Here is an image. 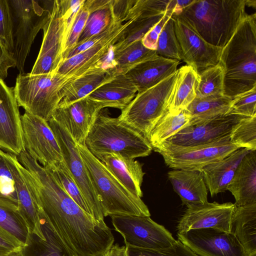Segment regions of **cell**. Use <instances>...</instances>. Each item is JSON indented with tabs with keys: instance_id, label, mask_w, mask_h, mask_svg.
Returning a JSON list of instances; mask_svg holds the SVG:
<instances>
[{
	"instance_id": "obj_1",
	"label": "cell",
	"mask_w": 256,
	"mask_h": 256,
	"mask_svg": "<svg viewBox=\"0 0 256 256\" xmlns=\"http://www.w3.org/2000/svg\"><path fill=\"white\" fill-rule=\"evenodd\" d=\"M19 162L27 184L46 220L76 256H102L114 244L105 224L82 210L56 182L50 171L25 152Z\"/></svg>"
},
{
	"instance_id": "obj_2",
	"label": "cell",
	"mask_w": 256,
	"mask_h": 256,
	"mask_svg": "<svg viewBox=\"0 0 256 256\" xmlns=\"http://www.w3.org/2000/svg\"><path fill=\"white\" fill-rule=\"evenodd\" d=\"M223 95L232 100L256 88V14H248L222 48Z\"/></svg>"
},
{
	"instance_id": "obj_3",
	"label": "cell",
	"mask_w": 256,
	"mask_h": 256,
	"mask_svg": "<svg viewBox=\"0 0 256 256\" xmlns=\"http://www.w3.org/2000/svg\"><path fill=\"white\" fill-rule=\"evenodd\" d=\"M248 0H194L180 14L210 44L222 48L248 14Z\"/></svg>"
},
{
	"instance_id": "obj_4",
	"label": "cell",
	"mask_w": 256,
	"mask_h": 256,
	"mask_svg": "<svg viewBox=\"0 0 256 256\" xmlns=\"http://www.w3.org/2000/svg\"><path fill=\"white\" fill-rule=\"evenodd\" d=\"M78 148L98 198L104 216L112 215L148 216L142 198L131 194L84 144Z\"/></svg>"
},
{
	"instance_id": "obj_5",
	"label": "cell",
	"mask_w": 256,
	"mask_h": 256,
	"mask_svg": "<svg viewBox=\"0 0 256 256\" xmlns=\"http://www.w3.org/2000/svg\"><path fill=\"white\" fill-rule=\"evenodd\" d=\"M84 145L96 157L114 154L135 159L150 155L152 148L148 140L118 118L102 110L85 140Z\"/></svg>"
},
{
	"instance_id": "obj_6",
	"label": "cell",
	"mask_w": 256,
	"mask_h": 256,
	"mask_svg": "<svg viewBox=\"0 0 256 256\" xmlns=\"http://www.w3.org/2000/svg\"><path fill=\"white\" fill-rule=\"evenodd\" d=\"M71 78L56 72L38 75L19 74L14 88L18 106L48 122L62 98L60 92Z\"/></svg>"
},
{
	"instance_id": "obj_7",
	"label": "cell",
	"mask_w": 256,
	"mask_h": 256,
	"mask_svg": "<svg viewBox=\"0 0 256 256\" xmlns=\"http://www.w3.org/2000/svg\"><path fill=\"white\" fill-rule=\"evenodd\" d=\"M177 70L156 85L138 92L122 110L118 119L147 140L154 126L168 112Z\"/></svg>"
},
{
	"instance_id": "obj_8",
	"label": "cell",
	"mask_w": 256,
	"mask_h": 256,
	"mask_svg": "<svg viewBox=\"0 0 256 256\" xmlns=\"http://www.w3.org/2000/svg\"><path fill=\"white\" fill-rule=\"evenodd\" d=\"M12 22V56L20 74L24 66L31 46L47 22L50 10L34 0H8Z\"/></svg>"
},
{
	"instance_id": "obj_9",
	"label": "cell",
	"mask_w": 256,
	"mask_h": 256,
	"mask_svg": "<svg viewBox=\"0 0 256 256\" xmlns=\"http://www.w3.org/2000/svg\"><path fill=\"white\" fill-rule=\"evenodd\" d=\"M238 148L230 141V134L212 142L180 146L162 142L152 150L161 154L165 164L174 170H200Z\"/></svg>"
},
{
	"instance_id": "obj_10",
	"label": "cell",
	"mask_w": 256,
	"mask_h": 256,
	"mask_svg": "<svg viewBox=\"0 0 256 256\" xmlns=\"http://www.w3.org/2000/svg\"><path fill=\"white\" fill-rule=\"evenodd\" d=\"M48 123L59 144L63 160L80 188L91 215L98 222L105 224L98 198L81 157L78 144L67 130L52 118H50Z\"/></svg>"
},
{
	"instance_id": "obj_11",
	"label": "cell",
	"mask_w": 256,
	"mask_h": 256,
	"mask_svg": "<svg viewBox=\"0 0 256 256\" xmlns=\"http://www.w3.org/2000/svg\"><path fill=\"white\" fill-rule=\"evenodd\" d=\"M115 230L123 237L126 245L158 250L172 246L176 241L164 226L148 216L112 215Z\"/></svg>"
},
{
	"instance_id": "obj_12",
	"label": "cell",
	"mask_w": 256,
	"mask_h": 256,
	"mask_svg": "<svg viewBox=\"0 0 256 256\" xmlns=\"http://www.w3.org/2000/svg\"><path fill=\"white\" fill-rule=\"evenodd\" d=\"M25 150L42 166L52 168L63 160L59 144L48 122L26 112L21 116Z\"/></svg>"
},
{
	"instance_id": "obj_13",
	"label": "cell",
	"mask_w": 256,
	"mask_h": 256,
	"mask_svg": "<svg viewBox=\"0 0 256 256\" xmlns=\"http://www.w3.org/2000/svg\"><path fill=\"white\" fill-rule=\"evenodd\" d=\"M68 18L62 14L60 0L54 1L49 18L42 28L43 40L39 54L30 73L38 75L56 72L63 62L64 37Z\"/></svg>"
},
{
	"instance_id": "obj_14",
	"label": "cell",
	"mask_w": 256,
	"mask_h": 256,
	"mask_svg": "<svg viewBox=\"0 0 256 256\" xmlns=\"http://www.w3.org/2000/svg\"><path fill=\"white\" fill-rule=\"evenodd\" d=\"M176 35L182 60L192 66L199 74L218 64L222 48L204 40L181 16L172 15Z\"/></svg>"
},
{
	"instance_id": "obj_15",
	"label": "cell",
	"mask_w": 256,
	"mask_h": 256,
	"mask_svg": "<svg viewBox=\"0 0 256 256\" xmlns=\"http://www.w3.org/2000/svg\"><path fill=\"white\" fill-rule=\"evenodd\" d=\"M178 238L199 256H248L236 238L214 228L177 234Z\"/></svg>"
},
{
	"instance_id": "obj_16",
	"label": "cell",
	"mask_w": 256,
	"mask_h": 256,
	"mask_svg": "<svg viewBox=\"0 0 256 256\" xmlns=\"http://www.w3.org/2000/svg\"><path fill=\"white\" fill-rule=\"evenodd\" d=\"M104 106L89 97L58 104L52 118L64 128L78 144H84L86 136Z\"/></svg>"
},
{
	"instance_id": "obj_17",
	"label": "cell",
	"mask_w": 256,
	"mask_h": 256,
	"mask_svg": "<svg viewBox=\"0 0 256 256\" xmlns=\"http://www.w3.org/2000/svg\"><path fill=\"white\" fill-rule=\"evenodd\" d=\"M244 117L227 114L189 124L164 142L180 146H192L212 142L230 135Z\"/></svg>"
},
{
	"instance_id": "obj_18",
	"label": "cell",
	"mask_w": 256,
	"mask_h": 256,
	"mask_svg": "<svg viewBox=\"0 0 256 256\" xmlns=\"http://www.w3.org/2000/svg\"><path fill=\"white\" fill-rule=\"evenodd\" d=\"M0 149L18 156L24 151L18 106L14 88L0 80Z\"/></svg>"
},
{
	"instance_id": "obj_19",
	"label": "cell",
	"mask_w": 256,
	"mask_h": 256,
	"mask_svg": "<svg viewBox=\"0 0 256 256\" xmlns=\"http://www.w3.org/2000/svg\"><path fill=\"white\" fill-rule=\"evenodd\" d=\"M235 206L232 202L219 204L208 202L187 206L177 226L178 233L206 228L230 232L231 220Z\"/></svg>"
},
{
	"instance_id": "obj_20",
	"label": "cell",
	"mask_w": 256,
	"mask_h": 256,
	"mask_svg": "<svg viewBox=\"0 0 256 256\" xmlns=\"http://www.w3.org/2000/svg\"><path fill=\"white\" fill-rule=\"evenodd\" d=\"M13 177L17 193L19 210L24 218L30 234L44 238L41 228L40 210L29 188L22 170V166L16 155L0 150Z\"/></svg>"
},
{
	"instance_id": "obj_21",
	"label": "cell",
	"mask_w": 256,
	"mask_h": 256,
	"mask_svg": "<svg viewBox=\"0 0 256 256\" xmlns=\"http://www.w3.org/2000/svg\"><path fill=\"white\" fill-rule=\"evenodd\" d=\"M179 62L156 54L136 66L124 75L139 92L156 85L176 72Z\"/></svg>"
},
{
	"instance_id": "obj_22",
	"label": "cell",
	"mask_w": 256,
	"mask_h": 256,
	"mask_svg": "<svg viewBox=\"0 0 256 256\" xmlns=\"http://www.w3.org/2000/svg\"><path fill=\"white\" fill-rule=\"evenodd\" d=\"M96 158L131 194L142 198L141 186L145 173L138 161L114 154H102Z\"/></svg>"
},
{
	"instance_id": "obj_23",
	"label": "cell",
	"mask_w": 256,
	"mask_h": 256,
	"mask_svg": "<svg viewBox=\"0 0 256 256\" xmlns=\"http://www.w3.org/2000/svg\"><path fill=\"white\" fill-rule=\"evenodd\" d=\"M227 190L234 196L236 206L256 202V150L242 159Z\"/></svg>"
},
{
	"instance_id": "obj_24",
	"label": "cell",
	"mask_w": 256,
	"mask_h": 256,
	"mask_svg": "<svg viewBox=\"0 0 256 256\" xmlns=\"http://www.w3.org/2000/svg\"><path fill=\"white\" fill-rule=\"evenodd\" d=\"M249 152L238 148L202 168L200 171L212 196L227 190L238 164Z\"/></svg>"
},
{
	"instance_id": "obj_25",
	"label": "cell",
	"mask_w": 256,
	"mask_h": 256,
	"mask_svg": "<svg viewBox=\"0 0 256 256\" xmlns=\"http://www.w3.org/2000/svg\"><path fill=\"white\" fill-rule=\"evenodd\" d=\"M168 178L183 205L187 206L208 202V190L200 171L174 170Z\"/></svg>"
},
{
	"instance_id": "obj_26",
	"label": "cell",
	"mask_w": 256,
	"mask_h": 256,
	"mask_svg": "<svg viewBox=\"0 0 256 256\" xmlns=\"http://www.w3.org/2000/svg\"><path fill=\"white\" fill-rule=\"evenodd\" d=\"M123 34L98 43L86 50L66 59L60 64L56 72L69 76L72 81L90 71L103 70L97 66V63L106 54L109 48L118 42Z\"/></svg>"
},
{
	"instance_id": "obj_27",
	"label": "cell",
	"mask_w": 256,
	"mask_h": 256,
	"mask_svg": "<svg viewBox=\"0 0 256 256\" xmlns=\"http://www.w3.org/2000/svg\"><path fill=\"white\" fill-rule=\"evenodd\" d=\"M138 90L124 75L120 74L102 85L88 96L100 102L105 108L122 110L134 98Z\"/></svg>"
},
{
	"instance_id": "obj_28",
	"label": "cell",
	"mask_w": 256,
	"mask_h": 256,
	"mask_svg": "<svg viewBox=\"0 0 256 256\" xmlns=\"http://www.w3.org/2000/svg\"><path fill=\"white\" fill-rule=\"evenodd\" d=\"M41 228L44 238L30 234L28 242L20 252V256H74L58 234L42 218Z\"/></svg>"
},
{
	"instance_id": "obj_29",
	"label": "cell",
	"mask_w": 256,
	"mask_h": 256,
	"mask_svg": "<svg viewBox=\"0 0 256 256\" xmlns=\"http://www.w3.org/2000/svg\"><path fill=\"white\" fill-rule=\"evenodd\" d=\"M230 232L236 238L248 256H256V202L235 206Z\"/></svg>"
},
{
	"instance_id": "obj_30",
	"label": "cell",
	"mask_w": 256,
	"mask_h": 256,
	"mask_svg": "<svg viewBox=\"0 0 256 256\" xmlns=\"http://www.w3.org/2000/svg\"><path fill=\"white\" fill-rule=\"evenodd\" d=\"M198 74L191 66L185 65L177 70L174 88L169 102L168 112L172 114H180L196 97Z\"/></svg>"
},
{
	"instance_id": "obj_31",
	"label": "cell",
	"mask_w": 256,
	"mask_h": 256,
	"mask_svg": "<svg viewBox=\"0 0 256 256\" xmlns=\"http://www.w3.org/2000/svg\"><path fill=\"white\" fill-rule=\"evenodd\" d=\"M117 76L102 70H92L66 84L62 90V99L59 104H64L87 97L102 85Z\"/></svg>"
},
{
	"instance_id": "obj_32",
	"label": "cell",
	"mask_w": 256,
	"mask_h": 256,
	"mask_svg": "<svg viewBox=\"0 0 256 256\" xmlns=\"http://www.w3.org/2000/svg\"><path fill=\"white\" fill-rule=\"evenodd\" d=\"M232 100L223 94L196 98L184 110L190 116L189 124L227 114Z\"/></svg>"
},
{
	"instance_id": "obj_33",
	"label": "cell",
	"mask_w": 256,
	"mask_h": 256,
	"mask_svg": "<svg viewBox=\"0 0 256 256\" xmlns=\"http://www.w3.org/2000/svg\"><path fill=\"white\" fill-rule=\"evenodd\" d=\"M88 2L90 14L77 44L101 32L114 20L112 0H88Z\"/></svg>"
},
{
	"instance_id": "obj_34",
	"label": "cell",
	"mask_w": 256,
	"mask_h": 256,
	"mask_svg": "<svg viewBox=\"0 0 256 256\" xmlns=\"http://www.w3.org/2000/svg\"><path fill=\"white\" fill-rule=\"evenodd\" d=\"M0 226L16 237L24 246L30 232L18 204L0 194Z\"/></svg>"
},
{
	"instance_id": "obj_35",
	"label": "cell",
	"mask_w": 256,
	"mask_h": 256,
	"mask_svg": "<svg viewBox=\"0 0 256 256\" xmlns=\"http://www.w3.org/2000/svg\"><path fill=\"white\" fill-rule=\"evenodd\" d=\"M190 121V116L184 110L176 115L168 112L152 128L148 140L153 148L188 125Z\"/></svg>"
},
{
	"instance_id": "obj_36",
	"label": "cell",
	"mask_w": 256,
	"mask_h": 256,
	"mask_svg": "<svg viewBox=\"0 0 256 256\" xmlns=\"http://www.w3.org/2000/svg\"><path fill=\"white\" fill-rule=\"evenodd\" d=\"M156 54V50L146 48L142 40L136 41L114 54L115 70L118 75L125 74L136 66Z\"/></svg>"
},
{
	"instance_id": "obj_37",
	"label": "cell",
	"mask_w": 256,
	"mask_h": 256,
	"mask_svg": "<svg viewBox=\"0 0 256 256\" xmlns=\"http://www.w3.org/2000/svg\"><path fill=\"white\" fill-rule=\"evenodd\" d=\"M46 168L50 171L56 182L66 193L82 210L91 215L88 204L64 160L54 166Z\"/></svg>"
},
{
	"instance_id": "obj_38",
	"label": "cell",
	"mask_w": 256,
	"mask_h": 256,
	"mask_svg": "<svg viewBox=\"0 0 256 256\" xmlns=\"http://www.w3.org/2000/svg\"><path fill=\"white\" fill-rule=\"evenodd\" d=\"M164 14L133 20L125 30L121 38L113 45L114 54L132 43L142 40L144 35L163 17Z\"/></svg>"
},
{
	"instance_id": "obj_39",
	"label": "cell",
	"mask_w": 256,
	"mask_h": 256,
	"mask_svg": "<svg viewBox=\"0 0 256 256\" xmlns=\"http://www.w3.org/2000/svg\"><path fill=\"white\" fill-rule=\"evenodd\" d=\"M224 78V69L219 63L202 72L198 74L196 98L223 94Z\"/></svg>"
},
{
	"instance_id": "obj_40",
	"label": "cell",
	"mask_w": 256,
	"mask_h": 256,
	"mask_svg": "<svg viewBox=\"0 0 256 256\" xmlns=\"http://www.w3.org/2000/svg\"><path fill=\"white\" fill-rule=\"evenodd\" d=\"M156 50L158 56L178 61L182 60L181 51L172 16L166 22L159 36Z\"/></svg>"
},
{
	"instance_id": "obj_41",
	"label": "cell",
	"mask_w": 256,
	"mask_h": 256,
	"mask_svg": "<svg viewBox=\"0 0 256 256\" xmlns=\"http://www.w3.org/2000/svg\"><path fill=\"white\" fill-rule=\"evenodd\" d=\"M230 142L238 148L256 150V117H244L230 134Z\"/></svg>"
},
{
	"instance_id": "obj_42",
	"label": "cell",
	"mask_w": 256,
	"mask_h": 256,
	"mask_svg": "<svg viewBox=\"0 0 256 256\" xmlns=\"http://www.w3.org/2000/svg\"><path fill=\"white\" fill-rule=\"evenodd\" d=\"M132 21L133 20H129L124 23L114 20L106 28L101 32L78 44L68 53L66 59L82 52L98 43L121 35Z\"/></svg>"
},
{
	"instance_id": "obj_43",
	"label": "cell",
	"mask_w": 256,
	"mask_h": 256,
	"mask_svg": "<svg viewBox=\"0 0 256 256\" xmlns=\"http://www.w3.org/2000/svg\"><path fill=\"white\" fill-rule=\"evenodd\" d=\"M90 12L88 0H84L78 11L66 37L62 52L63 61L66 58L68 53L76 45Z\"/></svg>"
},
{
	"instance_id": "obj_44",
	"label": "cell",
	"mask_w": 256,
	"mask_h": 256,
	"mask_svg": "<svg viewBox=\"0 0 256 256\" xmlns=\"http://www.w3.org/2000/svg\"><path fill=\"white\" fill-rule=\"evenodd\" d=\"M126 246L127 256H199L178 240L170 247L158 250Z\"/></svg>"
},
{
	"instance_id": "obj_45",
	"label": "cell",
	"mask_w": 256,
	"mask_h": 256,
	"mask_svg": "<svg viewBox=\"0 0 256 256\" xmlns=\"http://www.w3.org/2000/svg\"><path fill=\"white\" fill-rule=\"evenodd\" d=\"M169 0H136L132 6L126 22L153 16L166 12Z\"/></svg>"
},
{
	"instance_id": "obj_46",
	"label": "cell",
	"mask_w": 256,
	"mask_h": 256,
	"mask_svg": "<svg viewBox=\"0 0 256 256\" xmlns=\"http://www.w3.org/2000/svg\"><path fill=\"white\" fill-rule=\"evenodd\" d=\"M228 114L256 117V88L234 98Z\"/></svg>"
},
{
	"instance_id": "obj_47",
	"label": "cell",
	"mask_w": 256,
	"mask_h": 256,
	"mask_svg": "<svg viewBox=\"0 0 256 256\" xmlns=\"http://www.w3.org/2000/svg\"><path fill=\"white\" fill-rule=\"evenodd\" d=\"M0 42L12 56V22L8 0H0Z\"/></svg>"
},
{
	"instance_id": "obj_48",
	"label": "cell",
	"mask_w": 256,
	"mask_h": 256,
	"mask_svg": "<svg viewBox=\"0 0 256 256\" xmlns=\"http://www.w3.org/2000/svg\"><path fill=\"white\" fill-rule=\"evenodd\" d=\"M0 194L18 204L17 193L12 174L0 149Z\"/></svg>"
},
{
	"instance_id": "obj_49",
	"label": "cell",
	"mask_w": 256,
	"mask_h": 256,
	"mask_svg": "<svg viewBox=\"0 0 256 256\" xmlns=\"http://www.w3.org/2000/svg\"><path fill=\"white\" fill-rule=\"evenodd\" d=\"M174 0H169L163 17L144 35L142 40L143 45L148 49L156 50L158 40L165 24L173 15Z\"/></svg>"
},
{
	"instance_id": "obj_50",
	"label": "cell",
	"mask_w": 256,
	"mask_h": 256,
	"mask_svg": "<svg viewBox=\"0 0 256 256\" xmlns=\"http://www.w3.org/2000/svg\"><path fill=\"white\" fill-rule=\"evenodd\" d=\"M23 246L16 237L0 226V256L19 252Z\"/></svg>"
},
{
	"instance_id": "obj_51",
	"label": "cell",
	"mask_w": 256,
	"mask_h": 256,
	"mask_svg": "<svg viewBox=\"0 0 256 256\" xmlns=\"http://www.w3.org/2000/svg\"><path fill=\"white\" fill-rule=\"evenodd\" d=\"M134 2V0H112V9L115 21L124 22H126V18Z\"/></svg>"
},
{
	"instance_id": "obj_52",
	"label": "cell",
	"mask_w": 256,
	"mask_h": 256,
	"mask_svg": "<svg viewBox=\"0 0 256 256\" xmlns=\"http://www.w3.org/2000/svg\"><path fill=\"white\" fill-rule=\"evenodd\" d=\"M16 66L13 57L9 54L0 42V77L3 80L8 76V70Z\"/></svg>"
},
{
	"instance_id": "obj_53",
	"label": "cell",
	"mask_w": 256,
	"mask_h": 256,
	"mask_svg": "<svg viewBox=\"0 0 256 256\" xmlns=\"http://www.w3.org/2000/svg\"><path fill=\"white\" fill-rule=\"evenodd\" d=\"M102 256H127L126 246L113 244Z\"/></svg>"
},
{
	"instance_id": "obj_54",
	"label": "cell",
	"mask_w": 256,
	"mask_h": 256,
	"mask_svg": "<svg viewBox=\"0 0 256 256\" xmlns=\"http://www.w3.org/2000/svg\"><path fill=\"white\" fill-rule=\"evenodd\" d=\"M194 0H174L173 15H180L186 8L194 2Z\"/></svg>"
},
{
	"instance_id": "obj_55",
	"label": "cell",
	"mask_w": 256,
	"mask_h": 256,
	"mask_svg": "<svg viewBox=\"0 0 256 256\" xmlns=\"http://www.w3.org/2000/svg\"><path fill=\"white\" fill-rule=\"evenodd\" d=\"M8 256H20V252H17V253L12 254Z\"/></svg>"
},
{
	"instance_id": "obj_56",
	"label": "cell",
	"mask_w": 256,
	"mask_h": 256,
	"mask_svg": "<svg viewBox=\"0 0 256 256\" xmlns=\"http://www.w3.org/2000/svg\"><path fill=\"white\" fill-rule=\"evenodd\" d=\"M2 80V79L0 77V80Z\"/></svg>"
},
{
	"instance_id": "obj_57",
	"label": "cell",
	"mask_w": 256,
	"mask_h": 256,
	"mask_svg": "<svg viewBox=\"0 0 256 256\" xmlns=\"http://www.w3.org/2000/svg\"><path fill=\"white\" fill-rule=\"evenodd\" d=\"M74 256H76L74 255Z\"/></svg>"
}]
</instances>
